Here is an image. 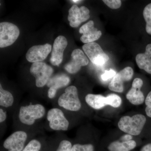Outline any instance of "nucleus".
Listing matches in <instances>:
<instances>
[{
	"label": "nucleus",
	"mask_w": 151,
	"mask_h": 151,
	"mask_svg": "<svg viewBox=\"0 0 151 151\" xmlns=\"http://www.w3.org/2000/svg\"><path fill=\"white\" fill-rule=\"evenodd\" d=\"M145 116L137 114L130 117L124 116L120 119L118 127L122 132L128 134L137 136L140 134L146 122Z\"/></svg>",
	"instance_id": "1"
},
{
	"label": "nucleus",
	"mask_w": 151,
	"mask_h": 151,
	"mask_svg": "<svg viewBox=\"0 0 151 151\" xmlns=\"http://www.w3.org/2000/svg\"><path fill=\"white\" fill-rule=\"evenodd\" d=\"M45 112V108L40 104L22 106L19 112V119L23 124L32 125L36 120L43 117Z\"/></svg>",
	"instance_id": "2"
},
{
	"label": "nucleus",
	"mask_w": 151,
	"mask_h": 151,
	"mask_svg": "<svg viewBox=\"0 0 151 151\" xmlns=\"http://www.w3.org/2000/svg\"><path fill=\"white\" fill-rule=\"evenodd\" d=\"M58 104L60 107L68 111H79L81 108V103L76 87L74 86L67 87L65 92L58 99Z\"/></svg>",
	"instance_id": "3"
},
{
	"label": "nucleus",
	"mask_w": 151,
	"mask_h": 151,
	"mask_svg": "<svg viewBox=\"0 0 151 151\" xmlns=\"http://www.w3.org/2000/svg\"><path fill=\"white\" fill-rule=\"evenodd\" d=\"M51 66L42 62L33 63L30 72L35 78L36 85L38 87H42L47 84L53 73Z\"/></svg>",
	"instance_id": "4"
},
{
	"label": "nucleus",
	"mask_w": 151,
	"mask_h": 151,
	"mask_svg": "<svg viewBox=\"0 0 151 151\" xmlns=\"http://www.w3.org/2000/svg\"><path fill=\"white\" fill-rule=\"evenodd\" d=\"M19 30L13 24L7 22L0 23V47H6L16 41L19 35Z\"/></svg>",
	"instance_id": "5"
},
{
	"label": "nucleus",
	"mask_w": 151,
	"mask_h": 151,
	"mask_svg": "<svg viewBox=\"0 0 151 151\" xmlns=\"http://www.w3.org/2000/svg\"><path fill=\"white\" fill-rule=\"evenodd\" d=\"M82 48L91 62L95 65L101 66L109 60V57L96 42L85 44Z\"/></svg>",
	"instance_id": "6"
},
{
	"label": "nucleus",
	"mask_w": 151,
	"mask_h": 151,
	"mask_svg": "<svg viewBox=\"0 0 151 151\" xmlns=\"http://www.w3.org/2000/svg\"><path fill=\"white\" fill-rule=\"evenodd\" d=\"M47 120L52 129L55 131H66L69 122L64 116L63 112L58 108H52L48 111Z\"/></svg>",
	"instance_id": "7"
},
{
	"label": "nucleus",
	"mask_w": 151,
	"mask_h": 151,
	"mask_svg": "<svg viewBox=\"0 0 151 151\" xmlns=\"http://www.w3.org/2000/svg\"><path fill=\"white\" fill-rule=\"evenodd\" d=\"M134 70L132 67L128 66L117 73L109 84L108 88L111 91L117 92L124 91V83L132 79Z\"/></svg>",
	"instance_id": "8"
},
{
	"label": "nucleus",
	"mask_w": 151,
	"mask_h": 151,
	"mask_svg": "<svg viewBox=\"0 0 151 151\" xmlns=\"http://www.w3.org/2000/svg\"><path fill=\"white\" fill-rule=\"evenodd\" d=\"M89 9L84 6L78 8L73 5L68 11V19L70 25L72 27H77L83 22L86 21L90 17Z\"/></svg>",
	"instance_id": "9"
},
{
	"label": "nucleus",
	"mask_w": 151,
	"mask_h": 151,
	"mask_svg": "<svg viewBox=\"0 0 151 151\" xmlns=\"http://www.w3.org/2000/svg\"><path fill=\"white\" fill-rule=\"evenodd\" d=\"M71 60L65 65V70L73 74L78 72L82 66L88 65L89 60L83 51L79 49L74 50L71 53Z\"/></svg>",
	"instance_id": "10"
},
{
	"label": "nucleus",
	"mask_w": 151,
	"mask_h": 151,
	"mask_svg": "<svg viewBox=\"0 0 151 151\" xmlns=\"http://www.w3.org/2000/svg\"><path fill=\"white\" fill-rule=\"evenodd\" d=\"M27 137L25 132L17 131L6 139L4 143V147L8 151H22L24 148Z\"/></svg>",
	"instance_id": "11"
},
{
	"label": "nucleus",
	"mask_w": 151,
	"mask_h": 151,
	"mask_svg": "<svg viewBox=\"0 0 151 151\" xmlns=\"http://www.w3.org/2000/svg\"><path fill=\"white\" fill-rule=\"evenodd\" d=\"M51 50V45L47 43L44 45H35L28 50L26 58L30 63L40 62L46 59Z\"/></svg>",
	"instance_id": "12"
},
{
	"label": "nucleus",
	"mask_w": 151,
	"mask_h": 151,
	"mask_svg": "<svg viewBox=\"0 0 151 151\" xmlns=\"http://www.w3.org/2000/svg\"><path fill=\"white\" fill-rule=\"evenodd\" d=\"M67 45V39L65 37L60 35L55 39L52 47L50 59L52 65L58 66L62 62L63 52Z\"/></svg>",
	"instance_id": "13"
},
{
	"label": "nucleus",
	"mask_w": 151,
	"mask_h": 151,
	"mask_svg": "<svg viewBox=\"0 0 151 151\" xmlns=\"http://www.w3.org/2000/svg\"><path fill=\"white\" fill-rule=\"evenodd\" d=\"M79 32L83 34L80 38L81 41L85 44L94 42L102 35V32L94 27V22L92 20L82 26Z\"/></svg>",
	"instance_id": "14"
},
{
	"label": "nucleus",
	"mask_w": 151,
	"mask_h": 151,
	"mask_svg": "<svg viewBox=\"0 0 151 151\" xmlns=\"http://www.w3.org/2000/svg\"><path fill=\"white\" fill-rule=\"evenodd\" d=\"M143 84L142 79L135 78L132 83V88L126 95L127 100L133 105H139L144 103L145 96L141 91Z\"/></svg>",
	"instance_id": "15"
},
{
	"label": "nucleus",
	"mask_w": 151,
	"mask_h": 151,
	"mask_svg": "<svg viewBox=\"0 0 151 151\" xmlns=\"http://www.w3.org/2000/svg\"><path fill=\"white\" fill-rule=\"evenodd\" d=\"M136 60L138 67L151 74V44L147 45L144 53L137 55Z\"/></svg>",
	"instance_id": "16"
},
{
	"label": "nucleus",
	"mask_w": 151,
	"mask_h": 151,
	"mask_svg": "<svg viewBox=\"0 0 151 151\" xmlns=\"http://www.w3.org/2000/svg\"><path fill=\"white\" fill-rule=\"evenodd\" d=\"M69 77L65 74H58L50 77L47 85L49 88L57 90L67 86L70 82Z\"/></svg>",
	"instance_id": "17"
},
{
	"label": "nucleus",
	"mask_w": 151,
	"mask_h": 151,
	"mask_svg": "<svg viewBox=\"0 0 151 151\" xmlns=\"http://www.w3.org/2000/svg\"><path fill=\"white\" fill-rule=\"evenodd\" d=\"M85 101L90 107L97 110L107 105L106 97L100 94H87L85 97Z\"/></svg>",
	"instance_id": "18"
},
{
	"label": "nucleus",
	"mask_w": 151,
	"mask_h": 151,
	"mask_svg": "<svg viewBox=\"0 0 151 151\" xmlns=\"http://www.w3.org/2000/svg\"><path fill=\"white\" fill-rule=\"evenodd\" d=\"M137 143L134 140L120 142L115 141L109 145V151H130L136 147Z\"/></svg>",
	"instance_id": "19"
},
{
	"label": "nucleus",
	"mask_w": 151,
	"mask_h": 151,
	"mask_svg": "<svg viewBox=\"0 0 151 151\" xmlns=\"http://www.w3.org/2000/svg\"><path fill=\"white\" fill-rule=\"evenodd\" d=\"M14 99L12 94L9 91L4 90L0 85V105L3 107L8 108L13 104Z\"/></svg>",
	"instance_id": "20"
},
{
	"label": "nucleus",
	"mask_w": 151,
	"mask_h": 151,
	"mask_svg": "<svg viewBox=\"0 0 151 151\" xmlns=\"http://www.w3.org/2000/svg\"><path fill=\"white\" fill-rule=\"evenodd\" d=\"M143 16L146 23V32L151 35V3L146 6L144 9Z\"/></svg>",
	"instance_id": "21"
},
{
	"label": "nucleus",
	"mask_w": 151,
	"mask_h": 151,
	"mask_svg": "<svg viewBox=\"0 0 151 151\" xmlns=\"http://www.w3.org/2000/svg\"><path fill=\"white\" fill-rule=\"evenodd\" d=\"M106 104L113 108H118L121 105L122 100L119 95L112 94L106 97Z\"/></svg>",
	"instance_id": "22"
},
{
	"label": "nucleus",
	"mask_w": 151,
	"mask_h": 151,
	"mask_svg": "<svg viewBox=\"0 0 151 151\" xmlns=\"http://www.w3.org/2000/svg\"><path fill=\"white\" fill-rule=\"evenodd\" d=\"M41 148V145L38 141L32 140L24 147L22 151H40Z\"/></svg>",
	"instance_id": "23"
},
{
	"label": "nucleus",
	"mask_w": 151,
	"mask_h": 151,
	"mask_svg": "<svg viewBox=\"0 0 151 151\" xmlns=\"http://www.w3.org/2000/svg\"><path fill=\"white\" fill-rule=\"evenodd\" d=\"M94 147L92 144H75L72 146L70 151H94Z\"/></svg>",
	"instance_id": "24"
},
{
	"label": "nucleus",
	"mask_w": 151,
	"mask_h": 151,
	"mask_svg": "<svg viewBox=\"0 0 151 151\" xmlns=\"http://www.w3.org/2000/svg\"><path fill=\"white\" fill-rule=\"evenodd\" d=\"M72 145L69 141L64 140L60 143L58 147L55 151H70Z\"/></svg>",
	"instance_id": "25"
},
{
	"label": "nucleus",
	"mask_w": 151,
	"mask_h": 151,
	"mask_svg": "<svg viewBox=\"0 0 151 151\" xmlns=\"http://www.w3.org/2000/svg\"><path fill=\"white\" fill-rule=\"evenodd\" d=\"M103 2L111 9H119L122 6V1L120 0H104Z\"/></svg>",
	"instance_id": "26"
},
{
	"label": "nucleus",
	"mask_w": 151,
	"mask_h": 151,
	"mask_svg": "<svg viewBox=\"0 0 151 151\" xmlns=\"http://www.w3.org/2000/svg\"><path fill=\"white\" fill-rule=\"evenodd\" d=\"M146 114L148 117L151 118V92H149L145 100Z\"/></svg>",
	"instance_id": "27"
},
{
	"label": "nucleus",
	"mask_w": 151,
	"mask_h": 151,
	"mask_svg": "<svg viewBox=\"0 0 151 151\" xmlns=\"http://www.w3.org/2000/svg\"><path fill=\"white\" fill-rule=\"evenodd\" d=\"M116 74V71L113 69L105 70V72L101 76V78L103 81H107L110 78H113Z\"/></svg>",
	"instance_id": "28"
},
{
	"label": "nucleus",
	"mask_w": 151,
	"mask_h": 151,
	"mask_svg": "<svg viewBox=\"0 0 151 151\" xmlns=\"http://www.w3.org/2000/svg\"><path fill=\"white\" fill-rule=\"evenodd\" d=\"M6 115L5 112H4L2 109H0V122H4L6 120Z\"/></svg>",
	"instance_id": "29"
},
{
	"label": "nucleus",
	"mask_w": 151,
	"mask_h": 151,
	"mask_svg": "<svg viewBox=\"0 0 151 151\" xmlns=\"http://www.w3.org/2000/svg\"><path fill=\"white\" fill-rule=\"evenodd\" d=\"M141 151H151V144H148L144 146L141 149Z\"/></svg>",
	"instance_id": "30"
},
{
	"label": "nucleus",
	"mask_w": 151,
	"mask_h": 151,
	"mask_svg": "<svg viewBox=\"0 0 151 151\" xmlns=\"http://www.w3.org/2000/svg\"><path fill=\"white\" fill-rule=\"evenodd\" d=\"M132 135L129 134H127L124 135L122 137V140H123V142L124 141H129L132 140Z\"/></svg>",
	"instance_id": "31"
},
{
	"label": "nucleus",
	"mask_w": 151,
	"mask_h": 151,
	"mask_svg": "<svg viewBox=\"0 0 151 151\" xmlns=\"http://www.w3.org/2000/svg\"><path fill=\"white\" fill-rule=\"evenodd\" d=\"M72 2L74 3H78L80 2V1H79V0H73L72 1Z\"/></svg>",
	"instance_id": "32"
}]
</instances>
